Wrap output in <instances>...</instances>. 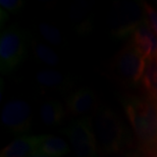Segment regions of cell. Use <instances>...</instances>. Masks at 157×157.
I'll return each instance as SVG.
<instances>
[{
	"label": "cell",
	"instance_id": "1",
	"mask_svg": "<svg viewBox=\"0 0 157 157\" xmlns=\"http://www.w3.org/2000/svg\"><path fill=\"white\" fill-rule=\"evenodd\" d=\"M124 109L141 150L151 155L157 152V103L149 97H130Z\"/></svg>",
	"mask_w": 157,
	"mask_h": 157
},
{
	"label": "cell",
	"instance_id": "2",
	"mask_svg": "<svg viewBox=\"0 0 157 157\" xmlns=\"http://www.w3.org/2000/svg\"><path fill=\"white\" fill-rule=\"evenodd\" d=\"M94 130L98 150L103 154H118L124 152L128 143V136L124 121L113 110L101 107L96 111Z\"/></svg>",
	"mask_w": 157,
	"mask_h": 157
},
{
	"label": "cell",
	"instance_id": "3",
	"mask_svg": "<svg viewBox=\"0 0 157 157\" xmlns=\"http://www.w3.org/2000/svg\"><path fill=\"white\" fill-rule=\"evenodd\" d=\"M28 37L21 28L10 26L0 35V70L2 75L13 71L24 61L27 52Z\"/></svg>",
	"mask_w": 157,
	"mask_h": 157
},
{
	"label": "cell",
	"instance_id": "4",
	"mask_svg": "<svg viewBox=\"0 0 157 157\" xmlns=\"http://www.w3.org/2000/svg\"><path fill=\"white\" fill-rule=\"evenodd\" d=\"M93 128L90 117H82L74 121L65 130L77 157H96L98 144Z\"/></svg>",
	"mask_w": 157,
	"mask_h": 157
},
{
	"label": "cell",
	"instance_id": "5",
	"mask_svg": "<svg viewBox=\"0 0 157 157\" xmlns=\"http://www.w3.org/2000/svg\"><path fill=\"white\" fill-rule=\"evenodd\" d=\"M1 122L13 134L27 133L32 125V107L25 100H10L2 108Z\"/></svg>",
	"mask_w": 157,
	"mask_h": 157
},
{
	"label": "cell",
	"instance_id": "6",
	"mask_svg": "<svg viewBox=\"0 0 157 157\" xmlns=\"http://www.w3.org/2000/svg\"><path fill=\"white\" fill-rule=\"evenodd\" d=\"M143 7L134 2H119L112 11V33L118 38L133 35L144 18Z\"/></svg>",
	"mask_w": 157,
	"mask_h": 157
},
{
	"label": "cell",
	"instance_id": "7",
	"mask_svg": "<svg viewBox=\"0 0 157 157\" xmlns=\"http://www.w3.org/2000/svg\"><path fill=\"white\" fill-rule=\"evenodd\" d=\"M114 64L119 76L131 84L142 81L147 67L146 59L133 45L124 47L117 53Z\"/></svg>",
	"mask_w": 157,
	"mask_h": 157
},
{
	"label": "cell",
	"instance_id": "8",
	"mask_svg": "<svg viewBox=\"0 0 157 157\" xmlns=\"http://www.w3.org/2000/svg\"><path fill=\"white\" fill-rule=\"evenodd\" d=\"M132 45L146 60H157V36L143 20L132 35Z\"/></svg>",
	"mask_w": 157,
	"mask_h": 157
},
{
	"label": "cell",
	"instance_id": "9",
	"mask_svg": "<svg viewBox=\"0 0 157 157\" xmlns=\"http://www.w3.org/2000/svg\"><path fill=\"white\" fill-rule=\"evenodd\" d=\"M96 96L90 88L83 87L75 91L67 99V110L74 117H83L95 108Z\"/></svg>",
	"mask_w": 157,
	"mask_h": 157
},
{
	"label": "cell",
	"instance_id": "10",
	"mask_svg": "<svg viewBox=\"0 0 157 157\" xmlns=\"http://www.w3.org/2000/svg\"><path fill=\"white\" fill-rule=\"evenodd\" d=\"M42 136H21L1 150L0 157H29L38 152Z\"/></svg>",
	"mask_w": 157,
	"mask_h": 157
},
{
	"label": "cell",
	"instance_id": "11",
	"mask_svg": "<svg viewBox=\"0 0 157 157\" xmlns=\"http://www.w3.org/2000/svg\"><path fill=\"white\" fill-rule=\"evenodd\" d=\"M92 3L87 0H80L70 8V17L78 32L87 33L91 30Z\"/></svg>",
	"mask_w": 157,
	"mask_h": 157
},
{
	"label": "cell",
	"instance_id": "12",
	"mask_svg": "<svg viewBox=\"0 0 157 157\" xmlns=\"http://www.w3.org/2000/svg\"><path fill=\"white\" fill-rule=\"evenodd\" d=\"M41 121L46 127H57L63 121L65 110L63 105L56 100H45L39 108Z\"/></svg>",
	"mask_w": 157,
	"mask_h": 157
},
{
	"label": "cell",
	"instance_id": "13",
	"mask_svg": "<svg viewBox=\"0 0 157 157\" xmlns=\"http://www.w3.org/2000/svg\"><path fill=\"white\" fill-rule=\"evenodd\" d=\"M38 152L49 157H62L70 152V146L62 138L43 135Z\"/></svg>",
	"mask_w": 157,
	"mask_h": 157
},
{
	"label": "cell",
	"instance_id": "14",
	"mask_svg": "<svg viewBox=\"0 0 157 157\" xmlns=\"http://www.w3.org/2000/svg\"><path fill=\"white\" fill-rule=\"evenodd\" d=\"M37 85L44 90H57L65 87L67 84V78L60 71L53 70V68H46L36 74Z\"/></svg>",
	"mask_w": 157,
	"mask_h": 157
},
{
	"label": "cell",
	"instance_id": "15",
	"mask_svg": "<svg viewBox=\"0 0 157 157\" xmlns=\"http://www.w3.org/2000/svg\"><path fill=\"white\" fill-rule=\"evenodd\" d=\"M142 85L149 98L157 103V60L147 61L146 71L142 78Z\"/></svg>",
	"mask_w": 157,
	"mask_h": 157
},
{
	"label": "cell",
	"instance_id": "16",
	"mask_svg": "<svg viewBox=\"0 0 157 157\" xmlns=\"http://www.w3.org/2000/svg\"><path fill=\"white\" fill-rule=\"evenodd\" d=\"M34 54L36 58L38 59L40 63L48 67H57L59 64V57L56 53L53 51V49L49 46L45 45L43 43L35 42L33 45Z\"/></svg>",
	"mask_w": 157,
	"mask_h": 157
},
{
	"label": "cell",
	"instance_id": "17",
	"mask_svg": "<svg viewBox=\"0 0 157 157\" xmlns=\"http://www.w3.org/2000/svg\"><path fill=\"white\" fill-rule=\"evenodd\" d=\"M39 31L45 41L51 45H59L62 42V35L60 31L51 25L41 23L39 25Z\"/></svg>",
	"mask_w": 157,
	"mask_h": 157
},
{
	"label": "cell",
	"instance_id": "18",
	"mask_svg": "<svg viewBox=\"0 0 157 157\" xmlns=\"http://www.w3.org/2000/svg\"><path fill=\"white\" fill-rule=\"evenodd\" d=\"M144 13L146 14V20L148 21L149 26L151 27L153 32L157 36V10L152 5L148 4L147 2H143L142 4Z\"/></svg>",
	"mask_w": 157,
	"mask_h": 157
},
{
	"label": "cell",
	"instance_id": "19",
	"mask_svg": "<svg viewBox=\"0 0 157 157\" xmlns=\"http://www.w3.org/2000/svg\"><path fill=\"white\" fill-rule=\"evenodd\" d=\"M1 10L6 13H17L24 7V1L21 0H1Z\"/></svg>",
	"mask_w": 157,
	"mask_h": 157
},
{
	"label": "cell",
	"instance_id": "20",
	"mask_svg": "<svg viewBox=\"0 0 157 157\" xmlns=\"http://www.w3.org/2000/svg\"><path fill=\"white\" fill-rule=\"evenodd\" d=\"M113 157H137L136 154L132 153L130 151H124L121 153H118V154H115Z\"/></svg>",
	"mask_w": 157,
	"mask_h": 157
},
{
	"label": "cell",
	"instance_id": "21",
	"mask_svg": "<svg viewBox=\"0 0 157 157\" xmlns=\"http://www.w3.org/2000/svg\"><path fill=\"white\" fill-rule=\"evenodd\" d=\"M29 157H49V156H47L45 154H42V153H40V152H36V153H34L33 155H31Z\"/></svg>",
	"mask_w": 157,
	"mask_h": 157
},
{
	"label": "cell",
	"instance_id": "22",
	"mask_svg": "<svg viewBox=\"0 0 157 157\" xmlns=\"http://www.w3.org/2000/svg\"><path fill=\"white\" fill-rule=\"evenodd\" d=\"M149 157H157V152L153 153V154H151V155H149Z\"/></svg>",
	"mask_w": 157,
	"mask_h": 157
}]
</instances>
